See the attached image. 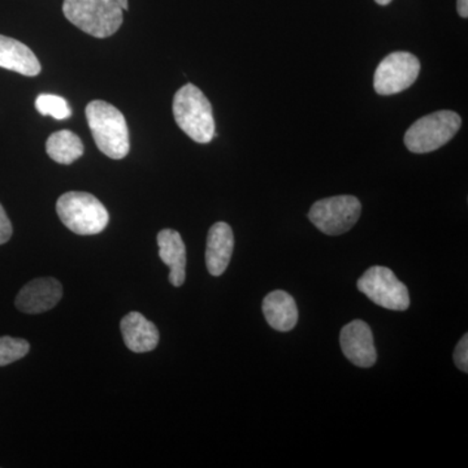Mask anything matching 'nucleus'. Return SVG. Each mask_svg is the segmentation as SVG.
<instances>
[{
  "label": "nucleus",
  "mask_w": 468,
  "mask_h": 468,
  "mask_svg": "<svg viewBox=\"0 0 468 468\" xmlns=\"http://www.w3.org/2000/svg\"><path fill=\"white\" fill-rule=\"evenodd\" d=\"M128 0H64L69 23L95 38H109L122 27Z\"/></svg>",
  "instance_id": "nucleus-1"
},
{
  "label": "nucleus",
  "mask_w": 468,
  "mask_h": 468,
  "mask_svg": "<svg viewBox=\"0 0 468 468\" xmlns=\"http://www.w3.org/2000/svg\"><path fill=\"white\" fill-rule=\"evenodd\" d=\"M86 120L98 149L111 159H124L131 150L128 124L122 111L104 101L86 106Z\"/></svg>",
  "instance_id": "nucleus-2"
},
{
  "label": "nucleus",
  "mask_w": 468,
  "mask_h": 468,
  "mask_svg": "<svg viewBox=\"0 0 468 468\" xmlns=\"http://www.w3.org/2000/svg\"><path fill=\"white\" fill-rule=\"evenodd\" d=\"M174 116L185 134L198 144L211 143L215 137V119L212 106L196 85L183 86L175 94Z\"/></svg>",
  "instance_id": "nucleus-3"
},
{
  "label": "nucleus",
  "mask_w": 468,
  "mask_h": 468,
  "mask_svg": "<svg viewBox=\"0 0 468 468\" xmlns=\"http://www.w3.org/2000/svg\"><path fill=\"white\" fill-rule=\"evenodd\" d=\"M61 223L80 236L100 234L109 226L110 214L103 203L85 192H68L57 202Z\"/></svg>",
  "instance_id": "nucleus-4"
},
{
  "label": "nucleus",
  "mask_w": 468,
  "mask_h": 468,
  "mask_svg": "<svg viewBox=\"0 0 468 468\" xmlns=\"http://www.w3.org/2000/svg\"><path fill=\"white\" fill-rule=\"evenodd\" d=\"M461 125V116L454 111H437L420 117L406 132V147L415 154L432 153L452 141Z\"/></svg>",
  "instance_id": "nucleus-5"
},
{
  "label": "nucleus",
  "mask_w": 468,
  "mask_h": 468,
  "mask_svg": "<svg viewBox=\"0 0 468 468\" xmlns=\"http://www.w3.org/2000/svg\"><path fill=\"white\" fill-rule=\"evenodd\" d=\"M362 205L354 196H337L314 203L309 218L320 232L340 236L349 232L359 220Z\"/></svg>",
  "instance_id": "nucleus-6"
},
{
  "label": "nucleus",
  "mask_w": 468,
  "mask_h": 468,
  "mask_svg": "<svg viewBox=\"0 0 468 468\" xmlns=\"http://www.w3.org/2000/svg\"><path fill=\"white\" fill-rule=\"evenodd\" d=\"M358 291L387 310L406 311L410 306L408 288L387 267L369 268L358 280Z\"/></svg>",
  "instance_id": "nucleus-7"
},
{
  "label": "nucleus",
  "mask_w": 468,
  "mask_h": 468,
  "mask_svg": "<svg viewBox=\"0 0 468 468\" xmlns=\"http://www.w3.org/2000/svg\"><path fill=\"white\" fill-rule=\"evenodd\" d=\"M420 61L410 52H393L378 64L374 88L378 95L399 94L417 81Z\"/></svg>",
  "instance_id": "nucleus-8"
},
{
  "label": "nucleus",
  "mask_w": 468,
  "mask_h": 468,
  "mask_svg": "<svg viewBox=\"0 0 468 468\" xmlns=\"http://www.w3.org/2000/svg\"><path fill=\"white\" fill-rule=\"evenodd\" d=\"M341 349L353 365L369 368L377 363L374 335L367 323L354 320L344 326L340 335Z\"/></svg>",
  "instance_id": "nucleus-9"
},
{
  "label": "nucleus",
  "mask_w": 468,
  "mask_h": 468,
  "mask_svg": "<svg viewBox=\"0 0 468 468\" xmlns=\"http://www.w3.org/2000/svg\"><path fill=\"white\" fill-rule=\"evenodd\" d=\"M63 297V285L54 277H41L27 282L18 292L15 304L21 313L42 314L54 309Z\"/></svg>",
  "instance_id": "nucleus-10"
},
{
  "label": "nucleus",
  "mask_w": 468,
  "mask_h": 468,
  "mask_svg": "<svg viewBox=\"0 0 468 468\" xmlns=\"http://www.w3.org/2000/svg\"><path fill=\"white\" fill-rule=\"evenodd\" d=\"M233 249L232 228L224 221H218L209 228L207 248H206V266L212 276H221L226 272L232 260Z\"/></svg>",
  "instance_id": "nucleus-11"
},
{
  "label": "nucleus",
  "mask_w": 468,
  "mask_h": 468,
  "mask_svg": "<svg viewBox=\"0 0 468 468\" xmlns=\"http://www.w3.org/2000/svg\"><path fill=\"white\" fill-rule=\"evenodd\" d=\"M120 328L126 347L133 353H149L159 345L158 328L137 311L125 315L120 323Z\"/></svg>",
  "instance_id": "nucleus-12"
},
{
  "label": "nucleus",
  "mask_w": 468,
  "mask_h": 468,
  "mask_svg": "<svg viewBox=\"0 0 468 468\" xmlns=\"http://www.w3.org/2000/svg\"><path fill=\"white\" fill-rule=\"evenodd\" d=\"M159 257L169 268V282L178 288L186 279V248L183 237L174 229L158 233Z\"/></svg>",
  "instance_id": "nucleus-13"
},
{
  "label": "nucleus",
  "mask_w": 468,
  "mask_h": 468,
  "mask_svg": "<svg viewBox=\"0 0 468 468\" xmlns=\"http://www.w3.org/2000/svg\"><path fill=\"white\" fill-rule=\"evenodd\" d=\"M0 68L27 77L38 76L42 69L38 58L27 45L2 34H0Z\"/></svg>",
  "instance_id": "nucleus-14"
},
{
  "label": "nucleus",
  "mask_w": 468,
  "mask_h": 468,
  "mask_svg": "<svg viewBox=\"0 0 468 468\" xmlns=\"http://www.w3.org/2000/svg\"><path fill=\"white\" fill-rule=\"evenodd\" d=\"M263 314L275 331L289 332L297 325L298 309L294 298L284 291L270 292L263 300Z\"/></svg>",
  "instance_id": "nucleus-15"
},
{
  "label": "nucleus",
  "mask_w": 468,
  "mask_h": 468,
  "mask_svg": "<svg viewBox=\"0 0 468 468\" xmlns=\"http://www.w3.org/2000/svg\"><path fill=\"white\" fill-rule=\"evenodd\" d=\"M46 151L58 165H72L84 154V144L79 135L70 131H58L52 133L46 143Z\"/></svg>",
  "instance_id": "nucleus-16"
},
{
  "label": "nucleus",
  "mask_w": 468,
  "mask_h": 468,
  "mask_svg": "<svg viewBox=\"0 0 468 468\" xmlns=\"http://www.w3.org/2000/svg\"><path fill=\"white\" fill-rule=\"evenodd\" d=\"M36 109L43 116H52L57 120L69 119L72 109L63 97L54 94H41L36 100Z\"/></svg>",
  "instance_id": "nucleus-17"
},
{
  "label": "nucleus",
  "mask_w": 468,
  "mask_h": 468,
  "mask_svg": "<svg viewBox=\"0 0 468 468\" xmlns=\"http://www.w3.org/2000/svg\"><path fill=\"white\" fill-rule=\"evenodd\" d=\"M30 344L24 338L0 337V367L23 359L29 353Z\"/></svg>",
  "instance_id": "nucleus-18"
},
{
  "label": "nucleus",
  "mask_w": 468,
  "mask_h": 468,
  "mask_svg": "<svg viewBox=\"0 0 468 468\" xmlns=\"http://www.w3.org/2000/svg\"><path fill=\"white\" fill-rule=\"evenodd\" d=\"M454 362L457 367L463 371L464 374L468 372V335H464L458 343L454 351Z\"/></svg>",
  "instance_id": "nucleus-19"
},
{
  "label": "nucleus",
  "mask_w": 468,
  "mask_h": 468,
  "mask_svg": "<svg viewBox=\"0 0 468 468\" xmlns=\"http://www.w3.org/2000/svg\"><path fill=\"white\" fill-rule=\"evenodd\" d=\"M14 228H12L11 220L7 217V212L0 205V245H5L11 239Z\"/></svg>",
  "instance_id": "nucleus-20"
},
{
  "label": "nucleus",
  "mask_w": 468,
  "mask_h": 468,
  "mask_svg": "<svg viewBox=\"0 0 468 468\" xmlns=\"http://www.w3.org/2000/svg\"><path fill=\"white\" fill-rule=\"evenodd\" d=\"M457 8L461 17H468V0H458Z\"/></svg>",
  "instance_id": "nucleus-21"
},
{
  "label": "nucleus",
  "mask_w": 468,
  "mask_h": 468,
  "mask_svg": "<svg viewBox=\"0 0 468 468\" xmlns=\"http://www.w3.org/2000/svg\"><path fill=\"white\" fill-rule=\"evenodd\" d=\"M375 2H377L378 5H389V3L392 2V0H375Z\"/></svg>",
  "instance_id": "nucleus-22"
}]
</instances>
